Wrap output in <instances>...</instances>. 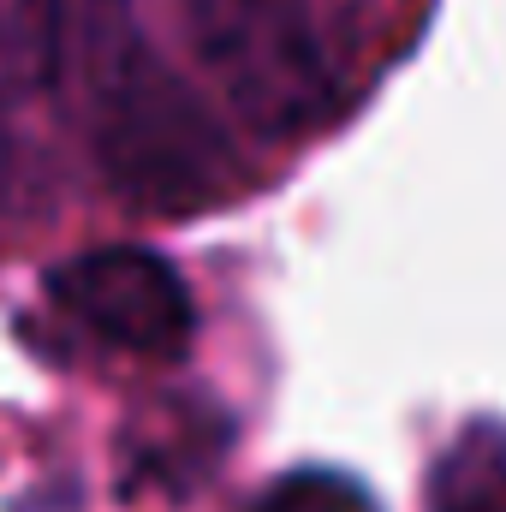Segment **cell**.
Returning a JSON list of instances; mask_svg holds the SVG:
<instances>
[{"label": "cell", "mask_w": 506, "mask_h": 512, "mask_svg": "<svg viewBox=\"0 0 506 512\" xmlns=\"http://www.w3.org/2000/svg\"><path fill=\"white\" fill-rule=\"evenodd\" d=\"M96 155L108 185L149 215L215 209L233 179V143L203 96L137 36H120L96 78Z\"/></svg>", "instance_id": "obj_1"}, {"label": "cell", "mask_w": 506, "mask_h": 512, "mask_svg": "<svg viewBox=\"0 0 506 512\" xmlns=\"http://www.w3.org/2000/svg\"><path fill=\"white\" fill-rule=\"evenodd\" d=\"M191 42L233 114L262 137H298L334 108L310 0H191Z\"/></svg>", "instance_id": "obj_2"}, {"label": "cell", "mask_w": 506, "mask_h": 512, "mask_svg": "<svg viewBox=\"0 0 506 512\" xmlns=\"http://www.w3.org/2000/svg\"><path fill=\"white\" fill-rule=\"evenodd\" d=\"M60 72V0H0V102L42 96Z\"/></svg>", "instance_id": "obj_5"}, {"label": "cell", "mask_w": 506, "mask_h": 512, "mask_svg": "<svg viewBox=\"0 0 506 512\" xmlns=\"http://www.w3.org/2000/svg\"><path fill=\"white\" fill-rule=\"evenodd\" d=\"M96 6H102V12H120V6H126V0H96Z\"/></svg>", "instance_id": "obj_7"}, {"label": "cell", "mask_w": 506, "mask_h": 512, "mask_svg": "<svg viewBox=\"0 0 506 512\" xmlns=\"http://www.w3.org/2000/svg\"><path fill=\"white\" fill-rule=\"evenodd\" d=\"M0 167H6V143H0Z\"/></svg>", "instance_id": "obj_8"}, {"label": "cell", "mask_w": 506, "mask_h": 512, "mask_svg": "<svg viewBox=\"0 0 506 512\" xmlns=\"http://www.w3.org/2000/svg\"><path fill=\"white\" fill-rule=\"evenodd\" d=\"M54 298L72 316H84L102 340L126 346L137 358H179L197 328L179 268L137 245H108V251L60 262Z\"/></svg>", "instance_id": "obj_3"}, {"label": "cell", "mask_w": 506, "mask_h": 512, "mask_svg": "<svg viewBox=\"0 0 506 512\" xmlns=\"http://www.w3.org/2000/svg\"><path fill=\"white\" fill-rule=\"evenodd\" d=\"M251 512H381V507L358 477L328 471V465H304V471H286L280 483H268L251 501Z\"/></svg>", "instance_id": "obj_6"}, {"label": "cell", "mask_w": 506, "mask_h": 512, "mask_svg": "<svg viewBox=\"0 0 506 512\" xmlns=\"http://www.w3.org/2000/svg\"><path fill=\"white\" fill-rule=\"evenodd\" d=\"M429 512H506V429L471 423L429 477Z\"/></svg>", "instance_id": "obj_4"}]
</instances>
